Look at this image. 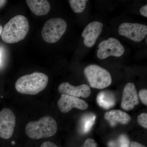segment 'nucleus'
<instances>
[{"label": "nucleus", "instance_id": "obj_1", "mask_svg": "<svg viewBox=\"0 0 147 147\" xmlns=\"http://www.w3.org/2000/svg\"><path fill=\"white\" fill-rule=\"evenodd\" d=\"M29 30L30 26L26 17L23 15H16L3 28L1 35L2 39L6 43H16L26 38Z\"/></svg>", "mask_w": 147, "mask_h": 147}, {"label": "nucleus", "instance_id": "obj_2", "mask_svg": "<svg viewBox=\"0 0 147 147\" xmlns=\"http://www.w3.org/2000/svg\"><path fill=\"white\" fill-rule=\"evenodd\" d=\"M48 80L47 75L36 71L20 77L15 83V88L22 94H38L46 88Z\"/></svg>", "mask_w": 147, "mask_h": 147}, {"label": "nucleus", "instance_id": "obj_3", "mask_svg": "<svg viewBox=\"0 0 147 147\" xmlns=\"http://www.w3.org/2000/svg\"><path fill=\"white\" fill-rule=\"evenodd\" d=\"M57 129V124L55 119L50 116H45L38 121L27 124L26 132L30 139H39L54 136Z\"/></svg>", "mask_w": 147, "mask_h": 147}, {"label": "nucleus", "instance_id": "obj_4", "mask_svg": "<svg viewBox=\"0 0 147 147\" xmlns=\"http://www.w3.org/2000/svg\"><path fill=\"white\" fill-rule=\"evenodd\" d=\"M84 73L92 88L102 89L112 84V77L110 72L96 65L91 64L87 66L84 69Z\"/></svg>", "mask_w": 147, "mask_h": 147}, {"label": "nucleus", "instance_id": "obj_5", "mask_svg": "<svg viewBox=\"0 0 147 147\" xmlns=\"http://www.w3.org/2000/svg\"><path fill=\"white\" fill-rule=\"evenodd\" d=\"M66 22L61 18H52L46 21L42 28V39L49 43L57 42L66 30Z\"/></svg>", "mask_w": 147, "mask_h": 147}, {"label": "nucleus", "instance_id": "obj_6", "mask_svg": "<svg viewBox=\"0 0 147 147\" xmlns=\"http://www.w3.org/2000/svg\"><path fill=\"white\" fill-rule=\"evenodd\" d=\"M97 51L98 57L100 59L113 56L120 57L125 52V48L120 42L114 38H109L100 42Z\"/></svg>", "mask_w": 147, "mask_h": 147}, {"label": "nucleus", "instance_id": "obj_7", "mask_svg": "<svg viewBox=\"0 0 147 147\" xmlns=\"http://www.w3.org/2000/svg\"><path fill=\"white\" fill-rule=\"evenodd\" d=\"M119 34L129 38L134 42L142 41L147 35V26L139 24L124 23L118 29Z\"/></svg>", "mask_w": 147, "mask_h": 147}, {"label": "nucleus", "instance_id": "obj_8", "mask_svg": "<svg viewBox=\"0 0 147 147\" xmlns=\"http://www.w3.org/2000/svg\"><path fill=\"white\" fill-rule=\"evenodd\" d=\"M16 119L13 111L5 108L0 112V137L9 139L13 135Z\"/></svg>", "mask_w": 147, "mask_h": 147}, {"label": "nucleus", "instance_id": "obj_9", "mask_svg": "<svg viewBox=\"0 0 147 147\" xmlns=\"http://www.w3.org/2000/svg\"><path fill=\"white\" fill-rule=\"evenodd\" d=\"M139 104V97L135 85L132 83H127L123 91L121 107L123 110L129 111Z\"/></svg>", "mask_w": 147, "mask_h": 147}, {"label": "nucleus", "instance_id": "obj_10", "mask_svg": "<svg viewBox=\"0 0 147 147\" xmlns=\"http://www.w3.org/2000/svg\"><path fill=\"white\" fill-rule=\"evenodd\" d=\"M57 105L61 112L67 113L73 108L85 110L88 107V104L85 100L79 98L61 94L57 102Z\"/></svg>", "mask_w": 147, "mask_h": 147}, {"label": "nucleus", "instance_id": "obj_11", "mask_svg": "<svg viewBox=\"0 0 147 147\" xmlns=\"http://www.w3.org/2000/svg\"><path fill=\"white\" fill-rule=\"evenodd\" d=\"M103 27L102 23L98 21H93L87 25L82 33L86 46L91 47L94 45L102 31Z\"/></svg>", "mask_w": 147, "mask_h": 147}, {"label": "nucleus", "instance_id": "obj_12", "mask_svg": "<svg viewBox=\"0 0 147 147\" xmlns=\"http://www.w3.org/2000/svg\"><path fill=\"white\" fill-rule=\"evenodd\" d=\"M58 91L61 94L67 95L77 98H86L88 97L91 94L90 88L87 84L74 86L67 82L61 84L58 88Z\"/></svg>", "mask_w": 147, "mask_h": 147}, {"label": "nucleus", "instance_id": "obj_13", "mask_svg": "<svg viewBox=\"0 0 147 147\" xmlns=\"http://www.w3.org/2000/svg\"><path fill=\"white\" fill-rule=\"evenodd\" d=\"M105 119L110 122L113 126L117 123L125 125L131 120L130 116L127 113L121 110H114L106 112L104 115Z\"/></svg>", "mask_w": 147, "mask_h": 147}, {"label": "nucleus", "instance_id": "obj_14", "mask_svg": "<svg viewBox=\"0 0 147 147\" xmlns=\"http://www.w3.org/2000/svg\"><path fill=\"white\" fill-rule=\"evenodd\" d=\"M26 2L32 12L37 16H44L50 12V5L47 0H27Z\"/></svg>", "mask_w": 147, "mask_h": 147}, {"label": "nucleus", "instance_id": "obj_15", "mask_svg": "<svg viewBox=\"0 0 147 147\" xmlns=\"http://www.w3.org/2000/svg\"><path fill=\"white\" fill-rule=\"evenodd\" d=\"M96 100L98 105L105 109L112 108L115 104V96L109 91L100 92L98 94Z\"/></svg>", "mask_w": 147, "mask_h": 147}, {"label": "nucleus", "instance_id": "obj_16", "mask_svg": "<svg viewBox=\"0 0 147 147\" xmlns=\"http://www.w3.org/2000/svg\"><path fill=\"white\" fill-rule=\"evenodd\" d=\"M88 1L87 0H69V5L74 12L81 13L84 11Z\"/></svg>", "mask_w": 147, "mask_h": 147}, {"label": "nucleus", "instance_id": "obj_17", "mask_svg": "<svg viewBox=\"0 0 147 147\" xmlns=\"http://www.w3.org/2000/svg\"><path fill=\"white\" fill-rule=\"evenodd\" d=\"M95 119L96 116L93 115L86 116L84 118H83L82 123V130L84 133H87L90 131L94 124Z\"/></svg>", "mask_w": 147, "mask_h": 147}, {"label": "nucleus", "instance_id": "obj_18", "mask_svg": "<svg viewBox=\"0 0 147 147\" xmlns=\"http://www.w3.org/2000/svg\"><path fill=\"white\" fill-rule=\"evenodd\" d=\"M137 121L140 125L144 127L145 128H147V114L146 113H142L139 115L137 118Z\"/></svg>", "mask_w": 147, "mask_h": 147}, {"label": "nucleus", "instance_id": "obj_19", "mask_svg": "<svg viewBox=\"0 0 147 147\" xmlns=\"http://www.w3.org/2000/svg\"><path fill=\"white\" fill-rule=\"evenodd\" d=\"M140 100L145 105H147V90L146 89L141 90L139 93Z\"/></svg>", "mask_w": 147, "mask_h": 147}, {"label": "nucleus", "instance_id": "obj_20", "mask_svg": "<svg viewBox=\"0 0 147 147\" xmlns=\"http://www.w3.org/2000/svg\"><path fill=\"white\" fill-rule=\"evenodd\" d=\"M119 142L120 143L121 147H129V140L125 135L122 134L119 137Z\"/></svg>", "mask_w": 147, "mask_h": 147}, {"label": "nucleus", "instance_id": "obj_21", "mask_svg": "<svg viewBox=\"0 0 147 147\" xmlns=\"http://www.w3.org/2000/svg\"><path fill=\"white\" fill-rule=\"evenodd\" d=\"M82 147H97V144L94 139L89 138L86 140Z\"/></svg>", "mask_w": 147, "mask_h": 147}, {"label": "nucleus", "instance_id": "obj_22", "mask_svg": "<svg viewBox=\"0 0 147 147\" xmlns=\"http://www.w3.org/2000/svg\"><path fill=\"white\" fill-rule=\"evenodd\" d=\"M40 147H58L54 143L50 142H45L42 143Z\"/></svg>", "mask_w": 147, "mask_h": 147}, {"label": "nucleus", "instance_id": "obj_23", "mask_svg": "<svg viewBox=\"0 0 147 147\" xmlns=\"http://www.w3.org/2000/svg\"><path fill=\"white\" fill-rule=\"evenodd\" d=\"M140 13L142 16L147 18V5H145L141 7L140 9Z\"/></svg>", "mask_w": 147, "mask_h": 147}, {"label": "nucleus", "instance_id": "obj_24", "mask_svg": "<svg viewBox=\"0 0 147 147\" xmlns=\"http://www.w3.org/2000/svg\"><path fill=\"white\" fill-rule=\"evenodd\" d=\"M130 147H146L144 145L137 142H132L130 144Z\"/></svg>", "mask_w": 147, "mask_h": 147}, {"label": "nucleus", "instance_id": "obj_25", "mask_svg": "<svg viewBox=\"0 0 147 147\" xmlns=\"http://www.w3.org/2000/svg\"><path fill=\"white\" fill-rule=\"evenodd\" d=\"M7 1H4V0H0V8L2 7L4 5Z\"/></svg>", "mask_w": 147, "mask_h": 147}, {"label": "nucleus", "instance_id": "obj_26", "mask_svg": "<svg viewBox=\"0 0 147 147\" xmlns=\"http://www.w3.org/2000/svg\"><path fill=\"white\" fill-rule=\"evenodd\" d=\"M3 27L1 26L0 25V36L1 35L2 32Z\"/></svg>", "mask_w": 147, "mask_h": 147}, {"label": "nucleus", "instance_id": "obj_27", "mask_svg": "<svg viewBox=\"0 0 147 147\" xmlns=\"http://www.w3.org/2000/svg\"><path fill=\"white\" fill-rule=\"evenodd\" d=\"M109 146L111 147H114V143H113V142H110V143H109Z\"/></svg>", "mask_w": 147, "mask_h": 147}, {"label": "nucleus", "instance_id": "obj_28", "mask_svg": "<svg viewBox=\"0 0 147 147\" xmlns=\"http://www.w3.org/2000/svg\"><path fill=\"white\" fill-rule=\"evenodd\" d=\"M1 51H0V63H1Z\"/></svg>", "mask_w": 147, "mask_h": 147}, {"label": "nucleus", "instance_id": "obj_29", "mask_svg": "<svg viewBox=\"0 0 147 147\" xmlns=\"http://www.w3.org/2000/svg\"><path fill=\"white\" fill-rule=\"evenodd\" d=\"M146 42H147V38H146Z\"/></svg>", "mask_w": 147, "mask_h": 147}]
</instances>
